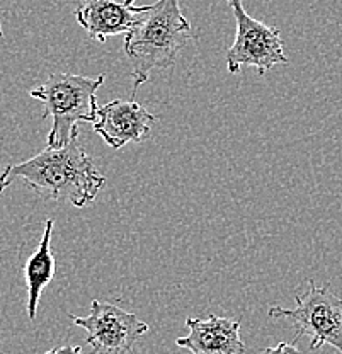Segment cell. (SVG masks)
I'll list each match as a JSON object with an SVG mask.
<instances>
[{"label": "cell", "mask_w": 342, "mask_h": 354, "mask_svg": "<svg viewBox=\"0 0 342 354\" xmlns=\"http://www.w3.org/2000/svg\"><path fill=\"white\" fill-rule=\"evenodd\" d=\"M80 130L61 149L46 147L43 152L19 164H9L0 174V194L23 180L32 191L51 199H68L75 208L91 205L104 187L106 177L80 145Z\"/></svg>", "instance_id": "obj_1"}, {"label": "cell", "mask_w": 342, "mask_h": 354, "mask_svg": "<svg viewBox=\"0 0 342 354\" xmlns=\"http://www.w3.org/2000/svg\"><path fill=\"white\" fill-rule=\"evenodd\" d=\"M193 38V26L182 16L179 0H157L143 17L126 32L124 55L131 66V99L140 86L149 80L152 70L169 68L178 62L179 53Z\"/></svg>", "instance_id": "obj_2"}, {"label": "cell", "mask_w": 342, "mask_h": 354, "mask_svg": "<svg viewBox=\"0 0 342 354\" xmlns=\"http://www.w3.org/2000/svg\"><path fill=\"white\" fill-rule=\"evenodd\" d=\"M104 80V75L91 79L75 73L57 72L29 92L32 99H38L45 106L43 118L53 120L46 147L61 149L72 140L73 133L80 130L79 123H94L99 109L95 94Z\"/></svg>", "instance_id": "obj_3"}, {"label": "cell", "mask_w": 342, "mask_h": 354, "mask_svg": "<svg viewBox=\"0 0 342 354\" xmlns=\"http://www.w3.org/2000/svg\"><path fill=\"white\" fill-rule=\"evenodd\" d=\"M308 290L296 295V308L269 307L273 319H289L296 329L295 341L307 335L310 349H320L323 344L332 346L342 354V298L334 295L329 286H317L308 281Z\"/></svg>", "instance_id": "obj_4"}, {"label": "cell", "mask_w": 342, "mask_h": 354, "mask_svg": "<svg viewBox=\"0 0 342 354\" xmlns=\"http://www.w3.org/2000/svg\"><path fill=\"white\" fill-rule=\"evenodd\" d=\"M227 2L237 22V36L227 51L228 72L238 73L242 65H249L257 68L259 75H264L274 65L288 64V57L279 38V29L254 19L244 9L242 0Z\"/></svg>", "instance_id": "obj_5"}, {"label": "cell", "mask_w": 342, "mask_h": 354, "mask_svg": "<svg viewBox=\"0 0 342 354\" xmlns=\"http://www.w3.org/2000/svg\"><path fill=\"white\" fill-rule=\"evenodd\" d=\"M73 324L87 330L92 354H130L137 341L149 332V324L117 305L94 300L87 317L72 315Z\"/></svg>", "instance_id": "obj_6"}, {"label": "cell", "mask_w": 342, "mask_h": 354, "mask_svg": "<svg viewBox=\"0 0 342 354\" xmlns=\"http://www.w3.org/2000/svg\"><path fill=\"white\" fill-rule=\"evenodd\" d=\"M155 120L157 118L138 102L116 99L97 109L92 128L113 150H120L126 143L143 142L150 135Z\"/></svg>", "instance_id": "obj_7"}, {"label": "cell", "mask_w": 342, "mask_h": 354, "mask_svg": "<svg viewBox=\"0 0 342 354\" xmlns=\"http://www.w3.org/2000/svg\"><path fill=\"white\" fill-rule=\"evenodd\" d=\"M150 6H137L135 0H82L75 19L92 41L106 43L109 36L126 35Z\"/></svg>", "instance_id": "obj_8"}, {"label": "cell", "mask_w": 342, "mask_h": 354, "mask_svg": "<svg viewBox=\"0 0 342 354\" xmlns=\"http://www.w3.org/2000/svg\"><path fill=\"white\" fill-rule=\"evenodd\" d=\"M189 334L175 339L179 348L191 354H244L240 324L230 317L209 315L208 319H186Z\"/></svg>", "instance_id": "obj_9"}, {"label": "cell", "mask_w": 342, "mask_h": 354, "mask_svg": "<svg viewBox=\"0 0 342 354\" xmlns=\"http://www.w3.org/2000/svg\"><path fill=\"white\" fill-rule=\"evenodd\" d=\"M55 221L48 218L45 221V232H43L41 242L32 256H29L24 266L26 285H28V315L35 320L38 313L39 298L43 290L55 276V257L51 252V237H53Z\"/></svg>", "instance_id": "obj_10"}, {"label": "cell", "mask_w": 342, "mask_h": 354, "mask_svg": "<svg viewBox=\"0 0 342 354\" xmlns=\"http://www.w3.org/2000/svg\"><path fill=\"white\" fill-rule=\"evenodd\" d=\"M259 354H300L295 344H288V342H279L274 348H266L263 349Z\"/></svg>", "instance_id": "obj_11"}, {"label": "cell", "mask_w": 342, "mask_h": 354, "mask_svg": "<svg viewBox=\"0 0 342 354\" xmlns=\"http://www.w3.org/2000/svg\"><path fill=\"white\" fill-rule=\"evenodd\" d=\"M46 354H82V346H61L50 349Z\"/></svg>", "instance_id": "obj_12"}, {"label": "cell", "mask_w": 342, "mask_h": 354, "mask_svg": "<svg viewBox=\"0 0 342 354\" xmlns=\"http://www.w3.org/2000/svg\"><path fill=\"white\" fill-rule=\"evenodd\" d=\"M3 38V31H2V24H0V39Z\"/></svg>", "instance_id": "obj_13"}]
</instances>
